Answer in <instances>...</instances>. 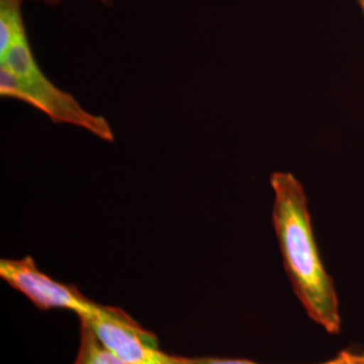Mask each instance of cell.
<instances>
[{
    "label": "cell",
    "mask_w": 364,
    "mask_h": 364,
    "mask_svg": "<svg viewBox=\"0 0 364 364\" xmlns=\"http://www.w3.org/2000/svg\"><path fill=\"white\" fill-rule=\"evenodd\" d=\"M33 1H39V3H43L49 7H54V6H58L60 3H63L64 0H33ZM91 1H97L100 4H105V6H111L114 0H91Z\"/></svg>",
    "instance_id": "obj_7"
},
{
    "label": "cell",
    "mask_w": 364,
    "mask_h": 364,
    "mask_svg": "<svg viewBox=\"0 0 364 364\" xmlns=\"http://www.w3.org/2000/svg\"><path fill=\"white\" fill-rule=\"evenodd\" d=\"M73 364H127L109 351L93 329L80 318V344Z\"/></svg>",
    "instance_id": "obj_5"
},
{
    "label": "cell",
    "mask_w": 364,
    "mask_h": 364,
    "mask_svg": "<svg viewBox=\"0 0 364 364\" xmlns=\"http://www.w3.org/2000/svg\"><path fill=\"white\" fill-rule=\"evenodd\" d=\"M78 318L88 323L97 338L127 364H182L181 358L159 350L158 338L124 311L99 305L97 311Z\"/></svg>",
    "instance_id": "obj_3"
},
{
    "label": "cell",
    "mask_w": 364,
    "mask_h": 364,
    "mask_svg": "<svg viewBox=\"0 0 364 364\" xmlns=\"http://www.w3.org/2000/svg\"><path fill=\"white\" fill-rule=\"evenodd\" d=\"M180 358H181L182 364H262L248 360V359H228V358H210V356H201V358L180 356ZM314 364H364V351L343 350L326 362Z\"/></svg>",
    "instance_id": "obj_6"
},
{
    "label": "cell",
    "mask_w": 364,
    "mask_h": 364,
    "mask_svg": "<svg viewBox=\"0 0 364 364\" xmlns=\"http://www.w3.org/2000/svg\"><path fill=\"white\" fill-rule=\"evenodd\" d=\"M0 96L36 108L55 124L77 127L108 144L115 141L105 117L85 109L72 93L58 88L43 73L33 53L26 23L0 45Z\"/></svg>",
    "instance_id": "obj_2"
},
{
    "label": "cell",
    "mask_w": 364,
    "mask_h": 364,
    "mask_svg": "<svg viewBox=\"0 0 364 364\" xmlns=\"http://www.w3.org/2000/svg\"><path fill=\"white\" fill-rule=\"evenodd\" d=\"M0 278L30 299L39 311L65 309L80 316H90L100 304L85 297L77 287L65 285L39 270L33 257L1 258Z\"/></svg>",
    "instance_id": "obj_4"
},
{
    "label": "cell",
    "mask_w": 364,
    "mask_h": 364,
    "mask_svg": "<svg viewBox=\"0 0 364 364\" xmlns=\"http://www.w3.org/2000/svg\"><path fill=\"white\" fill-rule=\"evenodd\" d=\"M356 3H358V6L360 7V10H362V14H363L364 16V0H356Z\"/></svg>",
    "instance_id": "obj_8"
},
{
    "label": "cell",
    "mask_w": 364,
    "mask_h": 364,
    "mask_svg": "<svg viewBox=\"0 0 364 364\" xmlns=\"http://www.w3.org/2000/svg\"><path fill=\"white\" fill-rule=\"evenodd\" d=\"M270 188L274 232L293 291L314 324L329 335H340L343 321L338 291L316 242L305 188L287 170L272 173Z\"/></svg>",
    "instance_id": "obj_1"
}]
</instances>
